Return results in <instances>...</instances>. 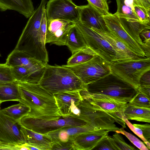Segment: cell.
<instances>
[{
  "mask_svg": "<svg viewBox=\"0 0 150 150\" xmlns=\"http://www.w3.org/2000/svg\"><path fill=\"white\" fill-rule=\"evenodd\" d=\"M18 84L21 98L19 102L31 109L28 115L48 120L62 117L53 94L38 83L18 82Z\"/></svg>",
  "mask_w": 150,
  "mask_h": 150,
  "instance_id": "1",
  "label": "cell"
},
{
  "mask_svg": "<svg viewBox=\"0 0 150 150\" xmlns=\"http://www.w3.org/2000/svg\"><path fill=\"white\" fill-rule=\"evenodd\" d=\"M45 6L40 4L29 18L14 48L22 51L45 64L49 61L47 51L39 41V33Z\"/></svg>",
  "mask_w": 150,
  "mask_h": 150,
  "instance_id": "2",
  "label": "cell"
},
{
  "mask_svg": "<svg viewBox=\"0 0 150 150\" xmlns=\"http://www.w3.org/2000/svg\"><path fill=\"white\" fill-rule=\"evenodd\" d=\"M38 83L53 95L60 92L86 90L85 85L80 79L71 70L63 65L46 64Z\"/></svg>",
  "mask_w": 150,
  "mask_h": 150,
  "instance_id": "3",
  "label": "cell"
},
{
  "mask_svg": "<svg viewBox=\"0 0 150 150\" xmlns=\"http://www.w3.org/2000/svg\"><path fill=\"white\" fill-rule=\"evenodd\" d=\"M77 106L80 110V114L78 118L84 121L94 130L104 129L109 132H117L120 130V128L116 126L115 122L123 128L126 127L123 120L125 117L123 112H107L94 107L84 98Z\"/></svg>",
  "mask_w": 150,
  "mask_h": 150,
  "instance_id": "4",
  "label": "cell"
},
{
  "mask_svg": "<svg viewBox=\"0 0 150 150\" xmlns=\"http://www.w3.org/2000/svg\"><path fill=\"white\" fill-rule=\"evenodd\" d=\"M85 86L89 93L105 95L128 103L137 91V89L112 72Z\"/></svg>",
  "mask_w": 150,
  "mask_h": 150,
  "instance_id": "5",
  "label": "cell"
},
{
  "mask_svg": "<svg viewBox=\"0 0 150 150\" xmlns=\"http://www.w3.org/2000/svg\"><path fill=\"white\" fill-rule=\"evenodd\" d=\"M110 67L112 73L137 89L141 76L150 70V59L145 57L115 60Z\"/></svg>",
  "mask_w": 150,
  "mask_h": 150,
  "instance_id": "6",
  "label": "cell"
},
{
  "mask_svg": "<svg viewBox=\"0 0 150 150\" xmlns=\"http://www.w3.org/2000/svg\"><path fill=\"white\" fill-rule=\"evenodd\" d=\"M55 120H48L31 117L27 115L19 122L23 127L43 134L65 127L88 125L83 120L70 116Z\"/></svg>",
  "mask_w": 150,
  "mask_h": 150,
  "instance_id": "7",
  "label": "cell"
},
{
  "mask_svg": "<svg viewBox=\"0 0 150 150\" xmlns=\"http://www.w3.org/2000/svg\"><path fill=\"white\" fill-rule=\"evenodd\" d=\"M63 65L71 70L85 85L112 72L110 64L96 54L82 63L71 66Z\"/></svg>",
  "mask_w": 150,
  "mask_h": 150,
  "instance_id": "8",
  "label": "cell"
},
{
  "mask_svg": "<svg viewBox=\"0 0 150 150\" xmlns=\"http://www.w3.org/2000/svg\"><path fill=\"white\" fill-rule=\"evenodd\" d=\"M76 25L82 34L87 46L96 55L110 64L117 60L115 50L102 36L79 21Z\"/></svg>",
  "mask_w": 150,
  "mask_h": 150,
  "instance_id": "9",
  "label": "cell"
},
{
  "mask_svg": "<svg viewBox=\"0 0 150 150\" xmlns=\"http://www.w3.org/2000/svg\"><path fill=\"white\" fill-rule=\"evenodd\" d=\"M45 11L47 20L59 19L75 23L79 21V6L72 0H49Z\"/></svg>",
  "mask_w": 150,
  "mask_h": 150,
  "instance_id": "10",
  "label": "cell"
},
{
  "mask_svg": "<svg viewBox=\"0 0 150 150\" xmlns=\"http://www.w3.org/2000/svg\"><path fill=\"white\" fill-rule=\"evenodd\" d=\"M5 64L11 67L21 66L28 69L32 73L33 83H38L45 65L42 62L25 52L15 49L8 55Z\"/></svg>",
  "mask_w": 150,
  "mask_h": 150,
  "instance_id": "11",
  "label": "cell"
},
{
  "mask_svg": "<svg viewBox=\"0 0 150 150\" xmlns=\"http://www.w3.org/2000/svg\"><path fill=\"white\" fill-rule=\"evenodd\" d=\"M103 17L106 26L110 33L133 53L139 57H145L142 47L125 29L118 17L110 13Z\"/></svg>",
  "mask_w": 150,
  "mask_h": 150,
  "instance_id": "12",
  "label": "cell"
},
{
  "mask_svg": "<svg viewBox=\"0 0 150 150\" xmlns=\"http://www.w3.org/2000/svg\"><path fill=\"white\" fill-rule=\"evenodd\" d=\"M75 24L64 20H47L45 43L66 45L70 31Z\"/></svg>",
  "mask_w": 150,
  "mask_h": 150,
  "instance_id": "13",
  "label": "cell"
},
{
  "mask_svg": "<svg viewBox=\"0 0 150 150\" xmlns=\"http://www.w3.org/2000/svg\"><path fill=\"white\" fill-rule=\"evenodd\" d=\"M83 98L94 107L110 113L123 112L128 103L104 95L90 93L86 90L80 91Z\"/></svg>",
  "mask_w": 150,
  "mask_h": 150,
  "instance_id": "14",
  "label": "cell"
},
{
  "mask_svg": "<svg viewBox=\"0 0 150 150\" xmlns=\"http://www.w3.org/2000/svg\"><path fill=\"white\" fill-rule=\"evenodd\" d=\"M21 125L17 121L0 112V142L25 144L21 131Z\"/></svg>",
  "mask_w": 150,
  "mask_h": 150,
  "instance_id": "15",
  "label": "cell"
},
{
  "mask_svg": "<svg viewBox=\"0 0 150 150\" xmlns=\"http://www.w3.org/2000/svg\"><path fill=\"white\" fill-rule=\"evenodd\" d=\"M109 132L99 129L90 131L76 135L70 139L74 150H90L93 149Z\"/></svg>",
  "mask_w": 150,
  "mask_h": 150,
  "instance_id": "16",
  "label": "cell"
},
{
  "mask_svg": "<svg viewBox=\"0 0 150 150\" xmlns=\"http://www.w3.org/2000/svg\"><path fill=\"white\" fill-rule=\"evenodd\" d=\"M79 21L91 28L108 31L103 15L89 4L79 6Z\"/></svg>",
  "mask_w": 150,
  "mask_h": 150,
  "instance_id": "17",
  "label": "cell"
},
{
  "mask_svg": "<svg viewBox=\"0 0 150 150\" xmlns=\"http://www.w3.org/2000/svg\"><path fill=\"white\" fill-rule=\"evenodd\" d=\"M53 95L62 117L70 116L72 110L83 99L78 91L60 92Z\"/></svg>",
  "mask_w": 150,
  "mask_h": 150,
  "instance_id": "18",
  "label": "cell"
},
{
  "mask_svg": "<svg viewBox=\"0 0 150 150\" xmlns=\"http://www.w3.org/2000/svg\"><path fill=\"white\" fill-rule=\"evenodd\" d=\"M91 28L100 34L110 45L116 54L117 60L136 59L141 57L130 51L125 44L109 30L101 31L96 29Z\"/></svg>",
  "mask_w": 150,
  "mask_h": 150,
  "instance_id": "19",
  "label": "cell"
},
{
  "mask_svg": "<svg viewBox=\"0 0 150 150\" xmlns=\"http://www.w3.org/2000/svg\"><path fill=\"white\" fill-rule=\"evenodd\" d=\"M21 131L28 144L35 146L39 150H51L53 143L48 134H43L27 129L21 126Z\"/></svg>",
  "mask_w": 150,
  "mask_h": 150,
  "instance_id": "20",
  "label": "cell"
},
{
  "mask_svg": "<svg viewBox=\"0 0 150 150\" xmlns=\"http://www.w3.org/2000/svg\"><path fill=\"white\" fill-rule=\"evenodd\" d=\"M7 10L16 11L28 18L35 10L32 0H0V10Z\"/></svg>",
  "mask_w": 150,
  "mask_h": 150,
  "instance_id": "21",
  "label": "cell"
},
{
  "mask_svg": "<svg viewBox=\"0 0 150 150\" xmlns=\"http://www.w3.org/2000/svg\"><path fill=\"white\" fill-rule=\"evenodd\" d=\"M95 130L89 125L65 127L50 132L48 134L53 142L61 141L66 142L74 136L90 131Z\"/></svg>",
  "mask_w": 150,
  "mask_h": 150,
  "instance_id": "22",
  "label": "cell"
},
{
  "mask_svg": "<svg viewBox=\"0 0 150 150\" xmlns=\"http://www.w3.org/2000/svg\"><path fill=\"white\" fill-rule=\"evenodd\" d=\"M116 1L117 9L114 14L115 16L128 21H140L134 11V7L136 5L134 0H116Z\"/></svg>",
  "mask_w": 150,
  "mask_h": 150,
  "instance_id": "23",
  "label": "cell"
},
{
  "mask_svg": "<svg viewBox=\"0 0 150 150\" xmlns=\"http://www.w3.org/2000/svg\"><path fill=\"white\" fill-rule=\"evenodd\" d=\"M124 116L127 120L150 122V108L132 105L128 103L124 110Z\"/></svg>",
  "mask_w": 150,
  "mask_h": 150,
  "instance_id": "24",
  "label": "cell"
},
{
  "mask_svg": "<svg viewBox=\"0 0 150 150\" xmlns=\"http://www.w3.org/2000/svg\"><path fill=\"white\" fill-rule=\"evenodd\" d=\"M21 100L18 82L8 83L0 85V101L19 102Z\"/></svg>",
  "mask_w": 150,
  "mask_h": 150,
  "instance_id": "25",
  "label": "cell"
},
{
  "mask_svg": "<svg viewBox=\"0 0 150 150\" xmlns=\"http://www.w3.org/2000/svg\"><path fill=\"white\" fill-rule=\"evenodd\" d=\"M118 18L125 29L142 47L143 43L141 38L140 33L144 29H150V25L143 24L140 21L131 22L124 18Z\"/></svg>",
  "mask_w": 150,
  "mask_h": 150,
  "instance_id": "26",
  "label": "cell"
},
{
  "mask_svg": "<svg viewBox=\"0 0 150 150\" xmlns=\"http://www.w3.org/2000/svg\"><path fill=\"white\" fill-rule=\"evenodd\" d=\"M66 45L72 53L88 47L82 34L76 24L70 31Z\"/></svg>",
  "mask_w": 150,
  "mask_h": 150,
  "instance_id": "27",
  "label": "cell"
},
{
  "mask_svg": "<svg viewBox=\"0 0 150 150\" xmlns=\"http://www.w3.org/2000/svg\"><path fill=\"white\" fill-rule=\"evenodd\" d=\"M19 103L0 109V112L18 122L30 112V108L27 105L19 102Z\"/></svg>",
  "mask_w": 150,
  "mask_h": 150,
  "instance_id": "28",
  "label": "cell"
},
{
  "mask_svg": "<svg viewBox=\"0 0 150 150\" xmlns=\"http://www.w3.org/2000/svg\"><path fill=\"white\" fill-rule=\"evenodd\" d=\"M96 54L89 47H87L72 53L71 56L68 59L66 65L73 66L84 63L91 59Z\"/></svg>",
  "mask_w": 150,
  "mask_h": 150,
  "instance_id": "29",
  "label": "cell"
},
{
  "mask_svg": "<svg viewBox=\"0 0 150 150\" xmlns=\"http://www.w3.org/2000/svg\"><path fill=\"white\" fill-rule=\"evenodd\" d=\"M11 70L13 76L16 81L32 83V73L25 67L16 66L11 67Z\"/></svg>",
  "mask_w": 150,
  "mask_h": 150,
  "instance_id": "30",
  "label": "cell"
},
{
  "mask_svg": "<svg viewBox=\"0 0 150 150\" xmlns=\"http://www.w3.org/2000/svg\"><path fill=\"white\" fill-rule=\"evenodd\" d=\"M128 103L134 106L150 108V99L137 90V93Z\"/></svg>",
  "mask_w": 150,
  "mask_h": 150,
  "instance_id": "31",
  "label": "cell"
},
{
  "mask_svg": "<svg viewBox=\"0 0 150 150\" xmlns=\"http://www.w3.org/2000/svg\"><path fill=\"white\" fill-rule=\"evenodd\" d=\"M15 81L11 71V67L5 63L0 64V85Z\"/></svg>",
  "mask_w": 150,
  "mask_h": 150,
  "instance_id": "32",
  "label": "cell"
},
{
  "mask_svg": "<svg viewBox=\"0 0 150 150\" xmlns=\"http://www.w3.org/2000/svg\"><path fill=\"white\" fill-rule=\"evenodd\" d=\"M112 138L118 150H134L137 149L125 142L123 137L120 134L115 132Z\"/></svg>",
  "mask_w": 150,
  "mask_h": 150,
  "instance_id": "33",
  "label": "cell"
},
{
  "mask_svg": "<svg viewBox=\"0 0 150 150\" xmlns=\"http://www.w3.org/2000/svg\"><path fill=\"white\" fill-rule=\"evenodd\" d=\"M89 4L101 13L103 16L109 13L107 0H87Z\"/></svg>",
  "mask_w": 150,
  "mask_h": 150,
  "instance_id": "34",
  "label": "cell"
},
{
  "mask_svg": "<svg viewBox=\"0 0 150 150\" xmlns=\"http://www.w3.org/2000/svg\"><path fill=\"white\" fill-rule=\"evenodd\" d=\"M96 150H118L112 140L108 135L103 138L93 149Z\"/></svg>",
  "mask_w": 150,
  "mask_h": 150,
  "instance_id": "35",
  "label": "cell"
},
{
  "mask_svg": "<svg viewBox=\"0 0 150 150\" xmlns=\"http://www.w3.org/2000/svg\"><path fill=\"white\" fill-rule=\"evenodd\" d=\"M123 128H120V130L117 132L122 134L125 136L135 146L141 150H149L143 143L133 134L125 131Z\"/></svg>",
  "mask_w": 150,
  "mask_h": 150,
  "instance_id": "36",
  "label": "cell"
},
{
  "mask_svg": "<svg viewBox=\"0 0 150 150\" xmlns=\"http://www.w3.org/2000/svg\"><path fill=\"white\" fill-rule=\"evenodd\" d=\"M47 21V19L45 8L43 13L39 30V41L43 49L45 51H47L45 46Z\"/></svg>",
  "mask_w": 150,
  "mask_h": 150,
  "instance_id": "37",
  "label": "cell"
},
{
  "mask_svg": "<svg viewBox=\"0 0 150 150\" xmlns=\"http://www.w3.org/2000/svg\"><path fill=\"white\" fill-rule=\"evenodd\" d=\"M134 9L140 21L143 24L150 25V13L143 7L138 6H135Z\"/></svg>",
  "mask_w": 150,
  "mask_h": 150,
  "instance_id": "38",
  "label": "cell"
},
{
  "mask_svg": "<svg viewBox=\"0 0 150 150\" xmlns=\"http://www.w3.org/2000/svg\"><path fill=\"white\" fill-rule=\"evenodd\" d=\"M0 150H28L26 143L16 144L0 142Z\"/></svg>",
  "mask_w": 150,
  "mask_h": 150,
  "instance_id": "39",
  "label": "cell"
},
{
  "mask_svg": "<svg viewBox=\"0 0 150 150\" xmlns=\"http://www.w3.org/2000/svg\"><path fill=\"white\" fill-rule=\"evenodd\" d=\"M123 121L130 129L136 134L144 142L147 147L150 150V142L147 141L144 137L142 130L139 128L134 126L126 117L123 119Z\"/></svg>",
  "mask_w": 150,
  "mask_h": 150,
  "instance_id": "40",
  "label": "cell"
},
{
  "mask_svg": "<svg viewBox=\"0 0 150 150\" xmlns=\"http://www.w3.org/2000/svg\"><path fill=\"white\" fill-rule=\"evenodd\" d=\"M52 150H74L71 139L66 142H53L51 148Z\"/></svg>",
  "mask_w": 150,
  "mask_h": 150,
  "instance_id": "41",
  "label": "cell"
},
{
  "mask_svg": "<svg viewBox=\"0 0 150 150\" xmlns=\"http://www.w3.org/2000/svg\"><path fill=\"white\" fill-rule=\"evenodd\" d=\"M136 127L140 128L142 130L143 135L144 138L150 142V125L148 124H133Z\"/></svg>",
  "mask_w": 150,
  "mask_h": 150,
  "instance_id": "42",
  "label": "cell"
},
{
  "mask_svg": "<svg viewBox=\"0 0 150 150\" xmlns=\"http://www.w3.org/2000/svg\"><path fill=\"white\" fill-rule=\"evenodd\" d=\"M139 86H150V70L145 72L141 77Z\"/></svg>",
  "mask_w": 150,
  "mask_h": 150,
  "instance_id": "43",
  "label": "cell"
},
{
  "mask_svg": "<svg viewBox=\"0 0 150 150\" xmlns=\"http://www.w3.org/2000/svg\"><path fill=\"white\" fill-rule=\"evenodd\" d=\"M136 6H141L149 13L150 12V1L148 0H134Z\"/></svg>",
  "mask_w": 150,
  "mask_h": 150,
  "instance_id": "44",
  "label": "cell"
},
{
  "mask_svg": "<svg viewBox=\"0 0 150 150\" xmlns=\"http://www.w3.org/2000/svg\"><path fill=\"white\" fill-rule=\"evenodd\" d=\"M142 47L145 54V57L150 59V41L143 42Z\"/></svg>",
  "mask_w": 150,
  "mask_h": 150,
  "instance_id": "45",
  "label": "cell"
},
{
  "mask_svg": "<svg viewBox=\"0 0 150 150\" xmlns=\"http://www.w3.org/2000/svg\"><path fill=\"white\" fill-rule=\"evenodd\" d=\"M137 90L149 99H150V86H139Z\"/></svg>",
  "mask_w": 150,
  "mask_h": 150,
  "instance_id": "46",
  "label": "cell"
},
{
  "mask_svg": "<svg viewBox=\"0 0 150 150\" xmlns=\"http://www.w3.org/2000/svg\"><path fill=\"white\" fill-rule=\"evenodd\" d=\"M150 29H146L143 30L140 33V35L142 36L144 39L145 41H150Z\"/></svg>",
  "mask_w": 150,
  "mask_h": 150,
  "instance_id": "47",
  "label": "cell"
},
{
  "mask_svg": "<svg viewBox=\"0 0 150 150\" xmlns=\"http://www.w3.org/2000/svg\"><path fill=\"white\" fill-rule=\"evenodd\" d=\"M2 102H1V101H0V109H1V107H0L1 105V104Z\"/></svg>",
  "mask_w": 150,
  "mask_h": 150,
  "instance_id": "48",
  "label": "cell"
},
{
  "mask_svg": "<svg viewBox=\"0 0 150 150\" xmlns=\"http://www.w3.org/2000/svg\"><path fill=\"white\" fill-rule=\"evenodd\" d=\"M148 0L150 1V0Z\"/></svg>",
  "mask_w": 150,
  "mask_h": 150,
  "instance_id": "49",
  "label": "cell"
}]
</instances>
